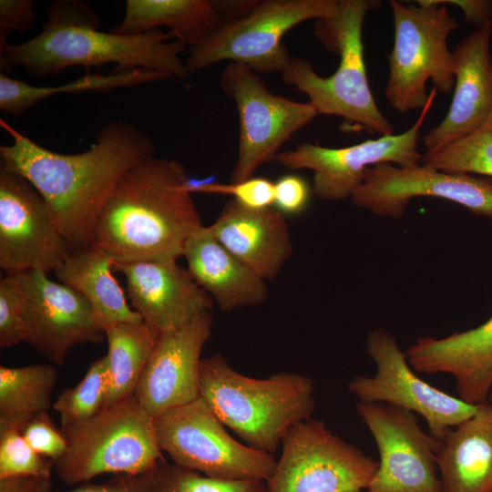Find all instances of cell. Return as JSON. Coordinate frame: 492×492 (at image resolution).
Wrapping results in <instances>:
<instances>
[{
    "mask_svg": "<svg viewBox=\"0 0 492 492\" xmlns=\"http://www.w3.org/2000/svg\"><path fill=\"white\" fill-rule=\"evenodd\" d=\"M212 323L210 312H205L175 331L159 334L135 391L154 419L200 396V355Z\"/></svg>",
    "mask_w": 492,
    "mask_h": 492,
    "instance_id": "18",
    "label": "cell"
},
{
    "mask_svg": "<svg viewBox=\"0 0 492 492\" xmlns=\"http://www.w3.org/2000/svg\"><path fill=\"white\" fill-rule=\"evenodd\" d=\"M492 23L463 38L453 50L454 95L443 120L423 138L432 154L481 127L492 114Z\"/></svg>",
    "mask_w": 492,
    "mask_h": 492,
    "instance_id": "20",
    "label": "cell"
},
{
    "mask_svg": "<svg viewBox=\"0 0 492 492\" xmlns=\"http://www.w3.org/2000/svg\"><path fill=\"white\" fill-rule=\"evenodd\" d=\"M379 4L339 0L333 15L316 20L314 36L340 58L331 76H320L311 62L296 56H292L281 75L284 84L309 97L318 115L341 117L350 127L382 137L394 134L395 128L379 109L370 88L363 42L365 15Z\"/></svg>",
    "mask_w": 492,
    "mask_h": 492,
    "instance_id": "5",
    "label": "cell"
},
{
    "mask_svg": "<svg viewBox=\"0 0 492 492\" xmlns=\"http://www.w3.org/2000/svg\"><path fill=\"white\" fill-rule=\"evenodd\" d=\"M311 191L304 179L296 174H287L274 182L273 206L282 215L294 216L307 207Z\"/></svg>",
    "mask_w": 492,
    "mask_h": 492,
    "instance_id": "37",
    "label": "cell"
},
{
    "mask_svg": "<svg viewBox=\"0 0 492 492\" xmlns=\"http://www.w3.org/2000/svg\"><path fill=\"white\" fill-rule=\"evenodd\" d=\"M42 31L0 52L1 70L21 67L36 78L56 75L67 67L87 69L116 64L114 72L150 69L186 79L190 73L180 55L186 44L169 32L154 29L138 36L100 31L98 15L85 2L58 0L46 10Z\"/></svg>",
    "mask_w": 492,
    "mask_h": 492,
    "instance_id": "3",
    "label": "cell"
},
{
    "mask_svg": "<svg viewBox=\"0 0 492 492\" xmlns=\"http://www.w3.org/2000/svg\"><path fill=\"white\" fill-rule=\"evenodd\" d=\"M337 0L254 1L250 10L192 46L185 61L190 74L220 61L242 64L259 75L281 73L292 58L283 36L297 25L333 15Z\"/></svg>",
    "mask_w": 492,
    "mask_h": 492,
    "instance_id": "8",
    "label": "cell"
},
{
    "mask_svg": "<svg viewBox=\"0 0 492 492\" xmlns=\"http://www.w3.org/2000/svg\"><path fill=\"white\" fill-rule=\"evenodd\" d=\"M174 79L170 75L150 69H135L103 75L87 73L59 86H35L8 77L0 71V108L13 116H20L39 102L58 94L108 92L119 87H134Z\"/></svg>",
    "mask_w": 492,
    "mask_h": 492,
    "instance_id": "27",
    "label": "cell"
},
{
    "mask_svg": "<svg viewBox=\"0 0 492 492\" xmlns=\"http://www.w3.org/2000/svg\"><path fill=\"white\" fill-rule=\"evenodd\" d=\"M365 345L376 371L373 376L358 375L349 382L348 390L358 402L384 403L419 415L429 433L441 440L476 413L478 405L468 404L420 378L389 331L373 330Z\"/></svg>",
    "mask_w": 492,
    "mask_h": 492,
    "instance_id": "12",
    "label": "cell"
},
{
    "mask_svg": "<svg viewBox=\"0 0 492 492\" xmlns=\"http://www.w3.org/2000/svg\"><path fill=\"white\" fill-rule=\"evenodd\" d=\"M112 269L125 277L131 307L158 334L184 326L213 306V299L177 261L114 262Z\"/></svg>",
    "mask_w": 492,
    "mask_h": 492,
    "instance_id": "19",
    "label": "cell"
},
{
    "mask_svg": "<svg viewBox=\"0 0 492 492\" xmlns=\"http://www.w3.org/2000/svg\"><path fill=\"white\" fill-rule=\"evenodd\" d=\"M405 354L416 372L451 374L465 402L487 401L492 390V316L467 331L442 338L420 337Z\"/></svg>",
    "mask_w": 492,
    "mask_h": 492,
    "instance_id": "21",
    "label": "cell"
},
{
    "mask_svg": "<svg viewBox=\"0 0 492 492\" xmlns=\"http://www.w3.org/2000/svg\"><path fill=\"white\" fill-rule=\"evenodd\" d=\"M54 462L36 452L21 430L0 426V477L31 475L51 477Z\"/></svg>",
    "mask_w": 492,
    "mask_h": 492,
    "instance_id": "33",
    "label": "cell"
},
{
    "mask_svg": "<svg viewBox=\"0 0 492 492\" xmlns=\"http://www.w3.org/2000/svg\"><path fill=\"white\" fill-rule=\"evenodd\" d=\"M436 92L433 87L415 122L400 134L382 136L343 148L302 143L293 149L281 151L275 161L290 170H313L312 190L322 200L338 201L351 198L363 183L368 168L380 163L400 167L421 164L419 134Z\"/></svg>",
    "mask_w": 492,
    "mask_h": 492,
    "instance_id": "13",
    "label": "cell"
},
{
    "mask_svg": "<svg viewBox=\"0 0 492 492\" xmlns=\"http://www.w3.org/2000/svg\"><path fill=\"white\" fill-rule=\"evenodd\" d=\"M442 492H492V404L444 437L437 456Z\"/></svg>",
    "mask_w": 492,
    "mask_h": 492,
    "instance_id": "24",
    "label": "cell"
},
{
    "mask_svg": "<svg viewBox=\"0 0 492 492\" xmlns=\"http://www.w3.org/2000/svg\"><path fill=\"white\" fill-rule=\"evenodd\" d=\"M191 192L220 194L233 197L244 207L261 210L273 206L274 182L262 177H252L240 182L203 183L193 185L190 183Z\"/></svg>",
    "mask_w": 492,
    "mask_h": 492,
    "instance_id": "34",
    "label": "cell"
},
{
    "mask_svg": "<svg viewBox=\"0 0 492 492\" xmlns=\"http://www.w3.org/2000/svg\"><path fill=\"white\" fill-rule=\"evenodd\" d=\"M113 260L92 248L70 251L55 272L58 281L84 296L105 331L119 323H143L128 305L124 292L113 276Z\"/></svg>",
    "mask_w": 492,
    "mask_h": 492,
    "instance_id": "26",
    "label": "cell"
},
{
    "mask_svg": "<svg viewBox=\"0 0 492 492\" xmlns=\"http://www.w3.org/2000/svg\"><path fill=\"white\" fill-rule=\"evenodd\" d=\"M60 429L67 448L54 466L67 485L87 483L103 474H145L165 461L155 419L135 394L103 407L86 421Z\"/></svg>",
    "mask_w": 492,
    "mask_h": 492,
    "instance_id": "6",
    "label": "cell"
},
{
    "mask_svg": "<svg viewBox=\"0 0 492 492\" xmlns=\"http://www.w3.org/2000/svg\"><path fill=\"white\" fill-rule=\"evenodd\" d=\"M487 401L492 404V390L490 392Z\"/></svg>",
    "mask_w": 492,
    "mask_h": 492,
    "instance_id": "42",
    "label": "cell"
},
{
    "mask_svg": "<svg viewBox=\"0 0 492 492\" xmlns=\"http://www.w3.org/2000/svg\"><path fill=\"white\" fill-rule=\"evenodd\" d=\"M156 492H266V484L213 478L163 461L156 471Z\"/></svg>",
    "mask_w": 492,
    "mask_h": 492,
    "instance_id": "32",
    "label": "cell"
},
{
    "mask_svg": "<svg viewBox=\"0 0 492 492\" xmlns=\"http://www.w3.org/2000/svg\"><path fill=\"white\" fill-rule=\"evenodd\" d=\"M21 433L36 452L54 463L67 451L66 437L61 429L56 427L47 412L30 419L21 429Z\"/></svg>",
    "mask_w": 492,
    "mask_h": 492,
    "instance_id": "36",
    "label": "cell"
},
{
    "mask_svg": "<svg viewBox=\"0 0 492 492\" xmlns=\"http://www.w3.org/2000/svg\"><path fill=\"white\" fill-rule=\"evenodd\" d=\"M440 4L453 5L461 9L465 21L476 29L492 23V1L490 0H437Z\"/></svg>",
    "mask_w": 492,
    "mask_h": 492,
    "instance_id": "40",
    "label": "cell"
},
{
    "mask_svg": "<svg viewBox=\"0 0 492 492\" xmlns=\"http://www.w3.org/2000/svg\"><path fill=\"white\" fill-rule=\"evenodd\" d=\"M158 442L172 463L206 477L266 482L276 459L233 438L200 396L155 419Z\"/></svg>",
    "mask_w": 492,
    "mask_h": 492,
    "instance_id": "9",
    "label": "cell"
},
{
    "mask_svg": "<svg viewBox=\"0 0 492 492\" xmlns=\"http://www.w3.org/2000/svg\"><path fill=\"white\" fill-rule=\"evenodd\" d=\"M36 18L33 0L0 1V52L10 43L8 36L13 32H26L35 24Z\"/></svg>",
    "mask_w": 492,
    "mask_h": 492,
    "instance_id": "38",
    "label": "cell"
},
{
    "mask_svg": "<svg viewBox=\"0 0 492 492\" xmlns=\"http://www.w3.org/2000/svg\"><path fill=\"white\" fill-rule=\"evenodd\" d=\"M220 85L235 102L240 121L233 183L254 177L261 166L275 160L282 146L318 115L310 102L273 94L261 75L242 64L229 62Z\"/></svg>",
    "mask_w": 492,
    "mask_h": 492,
    "instance_id": "11",
    "label": "cell"
},
{
    "mask_svg": "<svg viewBox=\"0 0 492 492\" xmlns=\"http://www.w3.org/2000/svg\"><path fill=\"white\" fill-rule=\"evenodd\" d=\"M13 276L22 301L25 343L53 364L63 365L74 347L106 337L91 305L73 288L42 270Z\"/></svg>",
    "mask_w": 492,
    "mask_h": 492,
    "instance_id": "15",
    "label": "cell"
},
{
    "mask_svg": "<svg viewBox=\"0 0 492 492\" xmlns=\"http://www.w3.org/2000/svg\"><path fill=\"white\" fill-rule=\"evenodd\" d=\"M229 20L224 1L128 0L123 19L112 31L138 36L165 26L176 39L192 47Z\"/></svg>",
    "mask_w": 492,
    "mask_h": 492,
    "instance_id": "25",
    "label": "cell"
},
{
    "mask_svg": "<svg viewBox=\"0 0 492 492\" xmlns=\"http://www.w3.org/2000/svg\"><path fill=\"white\" fill-rule=\"evenodd\" d=\"M209 228L230 252L265 281L276 278L292 253L285 216L274 207L254 210L231 200Z\"/></svg>",
    "mask_w": 492,
    "mask_h": 492,
    "instance_id": "22",
    "label": "cell"
},
{
    "mask_svg": "<svg viewBox=\"0 0 492 492\" xmlns=\"http://www.w3.org/2000/svg\"><path fill=\"white\" fill-rule=\"evenodd\" d=\"M57 381L51 364L0 366V426L22 429L34 416L47 412Z\"/></svg>",
    "mask_w": 492,
    "mask_h": 492,
    "instance_id": "29",
    "label": "cell"
},
{
    "mask_svg": "<svg viewBox=\"0 0 492 492\" xmlns=\"http://www.w3.org/2000/svg\"><path fill=\"white\" fill-rule=\"evenodd\" d=\"M70 249L36 188L0 168V267L7 275L59 268Z\"/></svg>",
    "mask_w": 492,
    "mask_h": 492,
    "instance_id": "16",
    "label": "cell"
},
{
    "mask_svg": "<svg viewBox=\"0 0 492 492\" xmlns=\"http://www.w3.org/2000/svg\"><path fill=\"white\" fill-rule=\"evenodd\" d=\"M266 492H365L377 462L310 418L285 435Z\"/></svg>",
    "mask_w": 492,
    "mask_h": 492,
    "instance_id": "10",
    "label": "cell"
},
{
    "mask_svg": "<svg viewBox=\"0 0 492 492\" xmlns=\"http://www.w3.org/2000/svg\"><path fill=\"white\" fill-rule=\"evenodd\" d=\"M200 389L226 427L247 446L271 455L289 430L312 418L315 410L309 376L281 372L264 379L250 377L219 354L201 360Z\"/></svg>",
    "mask_w": 492,
    "mask_h": 492,
    "instance_id": "4",
    "label": "cell"
},
{
    "mask_svg": "<svg viewBox=\"0 0 492 492\" xmlns=\"http://www.w3.org/2000/svg\"><path fill=\"white\" fill-rule=\"evenodd\" d=\"M185 167L150 157L129 169L104 205L90 247L114 262L174 260L203 225Z\"/></svg>",
    "mask_w": 492,
    "mask_h": 492,
    "instance_id": "2",
    "label": "cell"
},
{
    "mask_svg": "<svg viewBox=\"0 0 492 492\" xmlns=\"http://www.w3.org/2000/svg\"><path fill=\"white\" fill-rule=\"evenodd\" d=\"M421 163L446 172L492 179V114L470 134L435 153L424 154Z\"/></svg>",
    "mask_w": 492,
    "mask_h": 492,
    "instance_id": "30",
    "label": "cell"
},
{
    "mask_svg": "<svg viewBox=\"0 0 492 492\" xmlns=\"http://www.w3.org/2000/svg\"><path fill=\"white\" fill-rule=\"evenodd\" d=\"M183 256L195 282L223 312L262 303L268 298L265 280L230 252L202 226L187 240Z\"/></svg>",
    "mask_w": 492,
    "mask_h": 492,
    "instance_id": "23",
    "label": "cell"
},
{
    "mask_svg": "<svg viewBox=\"0 0 492 492\" xmlns=\"http://www.w3.org/2000/svg\"><path fill=\"white\" fill-rule=\"evenodd\" d=\"M105 335L108 373L107 406L135 394L159 334L144 323H119L108 325Z\"/></svg>",
    "mask_w": 492,
    "mask_h": 492,
    "instance_id": "28",
    "label": "cell"
},
{
    "mask_svg": "<svg viewBox=\"0 0 492 492\" xmlns=\"http://www.w3.org/2000/svg\"><path fill=\"white\" fill-rule=\"evenodd\" d=\"M395 27L384 95L400 113L421 110L429 99L426 84L447 94L455 87L456 63L447 38L458 27L437 0L389 2Z\"/></svg>",
    "mask_w": 492,
    "mask_h": 492,
    "instance_id": "7",
    "label": "cell"
},
{
    "mask_svg": "<svg viewBox=\"0 0 492 492\" xmlns=\"http://www.w3.org/2000/svg\"><path fill=\"white\" fill-rule=\"evenodd\" d=\"M0 124L13 141L0 147L1 166L42 194L70 251L90 247L96 221L121 178L155 152L148 134L122 120L100 128L92 146L77 154L52 151Z\"/></svg>",
    "mask_w": 492,
    "mask_h": 492,
    "instance_id": "1",
    "label": "cell"
},
{
    "mask_svg": "<svg viewBox=\"0 0 492 492\" xmlns=\"http://www.w3.org/2000/svg\"><path fill=\"white\" fill-rule=\"evenodd\" d=\"M355 409L379 453L365 492H442L437 456L443 440L423 430L415 413L384 403L358 402Z\"/></svg>",
    "mask_w": 492,
    "mask_h": 492,
    "instance_id": "14",
    "label": "cell"
},
{
    "mask_svg": "<svg viewBox=\"0 0 492 492\" xmlns=\"http://www.w3.org/2000/svg\"><path fill=\"white\" fill-rule=\"evenodd\" d=\"M25 343L23 306L13 275L0 281V347Z\"/></svg>",
    "mask_w": 492,
    "mask_h": 492,
    "instance_id": "35",
    "label": "cell"
},
{
    "mask_svg": "<svg viewBox=\"0 0 492 492\" xmlns=\"http://www.w3.org/2000/svg\"><path fill=\"white\" fill-rule=\"evenodd\" d=\"M0 492H52L51 477L31 475L0 477Z\"/></svg>",
    "mask_w": 492,
    "mask_h": 492,
    "instance_id": "41",
    "label": "cell"
},
{
    "mask_svg": "<svg viewBox=\"0 0 492 492\" xmlns=\"http://www.w3.org/2000/svg\"><path fill=\"white\" fill-rule=\"evenodd\" d=\"M157 468L140 475H115L101 484L83 483L67 492H156Z\"/></svg>",
    "mask_w": 492,
    "mask_h": 492,
    "instance_id": "39",
    "label": "cell"
},
{
    "mask_svg": "<svg viewBox=\"0 0 492 492\" xmlns=\"http://www.w3.org/2000/svg\"><path fill=\"white\" fill-rule=\"evenodd\" d=\"M108 389L106 355L94 361L82 380L63 390L53 404L59 414L61 428L86 421L104 406Z\"/></svg>",
    "mask_w": 492,
    "mask_h": 492,
    "instance_id": "31",
    "label": "cell"
},
{
    "mask_svg": "<svg viewBox=\"0 0 492 492\" xmlns=\"http://www.w3.org/2000/svg\"><path fill=\"white\" fill-rule=\"evenodd\" d=\"M435 197L492 219V179L450 173L424 164L400 167L380 163L365 171L352 202L379 217L399 219L412 199Z\"/></svg>",
    "mask_w": 492,
    "mask_h": 492,
    "instance_id": "17",
    "label": "cell"
}]
</instances>
